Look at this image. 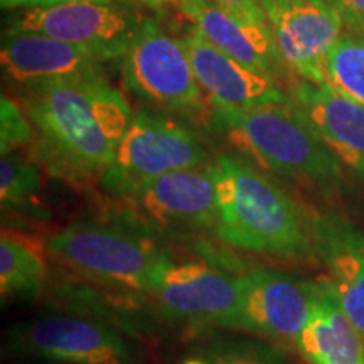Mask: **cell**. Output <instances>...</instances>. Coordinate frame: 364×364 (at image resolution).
Returning a JSON list of instances; mask_svg holds the SVG:
<instances>
[{"instance_id": "1", "label": "cell", "mask_w": 364, "mask_h": 364, "mask_svg": "<svg viewBox=\"0 0 364 364\" xmlns=\"http://www.w3.org/2000/svg\"><path fill=\"white\" fill-rule=\"evenodd\" d=\"M19 93L34 129L29 157L68 184L100 182L135 115L124 95L107 78L53 81Z\"/></svg>"}, {"instance_id": "2", "label": "cell", "mask_w": 364, "mask_h": 364, "mask_svg": "<svg viewBox=\"0 0 364 364\" xmlns=\"http://www.w3.org/2000/svg\"><path fill=\"white\" fill-rule=\"evenodd\" d=\"M216 182L213 235L228 247L290 262L316 257L309 209L240 154L211 161Z\"/></svg>"}, {"instance_id": "3", "label": "cell", "mask_w": 364, "mask_h": 364, "mask_svg": "<svg viewBox=\"0 0 364 364\" xmlns=\"http://www.w3.org/2000/svg\"><path fill=\"white\" fill-rule=\"evenodd\" d=\"M209 125L270 174L331 196L343 188V167L292 102L243 112H211Z\"/></svg>"}, {"instance_id": "4", "label": "cell", "mask_w": 364, "mask_h": 364, "mask_svg": "<svg viewBox=\"0 0 364 364\" xmlns=\"http://www.w3.org/2000/svg\"><path fill=\"white\" fill-rule=\"evenodd\" d=\"M48 253L73 273L120 292L147 295L169 257L159 236L130 223L78 221L46 238Z\"/></svg>"}, {"instance_id": "5", "label": "cell", "mask_w": 364, "mask_h": 364, "mask_svg": "<svg viewBox=\"0 0 364 364\" xmlns=\"http://www.w3.org/2000/svg\"><path fill=\"white\" fill-rule=\"evenodd\" d=\"M120 70L127 91L149 107L184 118L211 117L184 43L157 21L144 17L120 59Z\"/></svg>"}, {"instance_id": "6", "label": "cell", "mask_w": 364, "mask_h": 364, "mask_svg": "<svg viewBox=\"0 0 364 364\" xmlns=\"http://www.w3.org/2000/svg\"><path fill=\"white\" fill-rule=\"evenodd\" d=\"M201 135L176 115L140 110L98 184L113 199L164 174L211 162Z\"/></svg>"}, {"instance_id": "7", "label": "cell", "mask_w": 364, "mask_h": 364, "mask_svg": "<svg viewBox=\"0 0 364 364\" xmlns=\"http://www.w3.org/2000/svg\"><path fill=\"white\" fill-rule=\"evenodd\" d=\"M115 201L122 208V221L159 238L215 231L218 201L211 162L156 177Z\"/></svg>"}, {"instance_id": "8", "label": "cell", "mask_w": 364, "mask_h": 364, "mask_svg": "<svg viewBox=\"0 0 364 364\" xmlns=\"http://www.w3.org/2000/svg\"><path fill=\"white\" fill-rule=\"evenodd\" d=\"M321 282L273 268H253L240 279L238 302L216 322L223 329L282 343H297L311 318Z\"/></svg>"}, {"instance_id": "9", "label": "cell", "mask_w": 364, "mask_h": 364, "mask_svg": "<svg viewBox=\"0 0 364 364\" xmlns=\"http://www.w3.org/2000/svg\"><path fill=\"white\" fill-rule=\"evenodd\" d=\"M241 275L215 260L181 258L171 252L145 297L171 321L216 326L238 302Z\"/></svg>"}, {"instance_id": "10", "label": "cell", "mask_w": 364, "mask_h": 364, "mask_svg": "<svg viewBox=\"0 0 364 364\" xmlns=\"http://www.w3.org/2000/svg\"><path fill=\"white\" fill-rule=\"evenodd\" d=\"M9 349L70 364H139V348L105 322L46 316L9 331Z\"/></svg>"}, {"instance_id": "11", "label": "cell", "mask_w": 364, "mask_h": 364, "mask_svg": "<svg viewBox=\"0 0 364 364\" xmlns=\"http://www.w3.org/2000/svg\"><path fill=\"white\" fill-rule=\"evenodd\" d=\"M144 17L122 2L76 0L48 7H31L14 17L6 34H39L90 46L122 59Z\"/></svg>"}, {"instance_id": "12", "label": "cell", "mask_w": 364, "mask_h": 364, "mask_svg": "<svg viewBox=\"0 0 364 364\" xmlns=\"http://www.w3.org/2000/svg\"><path fill=\"white\" fill-rule=\"evenodd\" d=\"M289 73L314 85L326 81V58L344 33L327 0H258Z\"/></svg>"}, {"instance_id": "13", "label": "cell", "mask_w": 364, "mask_h": 364, "mask_svg": "<svg viewBox=\"0 0 364 364\" xmlns=\"http://www.w3.org/2000/svg\"><path fill=\"white\" fill-rule=\"evenodd\" d=\"M110 61L115 59L100 49L39 34H6L0 48L4 76L19 90L53 81L105 78V65Z\"/></svg>"}, {"instance_id": "14", "label": "cell", "mask_w": 364, "mask_h": 364, "mask_svg": "<svg viewBox=\"0 0 364 364\" xmlns=\"http://www.w3.org/2000/svg\"><path fill=\"white\" fill-rule=\"evenodd\" d=\"M204 97L216 112H243L290 102L273 76L253 71L191 29L182 38Z\"/></svg>"}, {"instance_id": "15", "label": "cell", "mask_w": 364, "mask_h": 364, "mask_svg": "<svg viewBox=\"0 0 364 364\" xmlns=\"http://www.w3.org/2000/svg\"><path fill=\"white\" fill-rule=\"evenodd\" d=\"M177 7L204 39L241 65L277 80L289 73L268 24L228 12L213 0H181Z\"/></svg>"}, {"instance_id": "16", "label": "cell", "mask_w": 364, "mask_h": 364, "mask_svg": "<svg viewBox=\"0 0 364 364\" xmlns=\"http://www.w3.org/2000/svg\"><path fill=\"white\" fill-rule=\"evenodd\" d=\"M290 102L316 130L338 161L364 184V107L344 97L329 83L297 80L290 86Z\"/></svg>"}, {"instance_id": "17", "label": "cell", "mask_w": 364, "mask_h": 364, "mask_svg": "<svg viewBox=\"0 0 364 364\" xmlns=\"http://www.w3.org/2000/svg\"><path fill=\"white\" fill-rule=\"evenodd\" d=\"M309 223L332 290L364 341V233L334 211L309 209Z\"/></svg>"}, {"instance_id": "18", "label": "cell", "mask_w": 364, "mask_h": 364, "mask_svg": "<svg viewBox=\"0 0 364 364\" xmlns=\"http://www.w3.org/2000/svg\"><path fill=\"white\" fill-rule=\"evenodd\" d=\"M321 282L311 318L295 346L312 364H364V341L329 280Z\"/></svg>"}, {"instance_id": "19", "label": "cell", "mask_w": 364, "mask_h": 364, "mask_svg": "<svg viewBox=\"0 0 364 364\" xmlns=\"http://www.w3.org/2000/svg\"><path fill=\"white\" fill-rule=\"evenodd\" d=\"M46 241L4 228L0 236V292L2 299H36L48 280Z\"/></svg>"}, {"instance_id": "20", "label": "cell", "mask_w": 364, "mask_h": 364, "mask_svg": "<svg viewBox=\"0 0 364 364\" xmlns=\"http://www.w3.org/2000/svg\"><path fill=\"white\" fill-rule=\"evenodd\" d=\"M0 199L2 209L16 211L31 218H49L43 203V177L41 166L19 152L2 156L0 162Z\"/></svg>"}, {"instance_id": "21", "label": "cell", "mask_w": 364, "mask_h": 364, "mask_svg": "<svg viewBox=\"0 0 364 364\" xmlns=\"http://www.w3.org/2000/svg\"><path fill=\"white\" fill-rule=\"evenodd\" d=\"M326 81L364 107V31H344L326 58Z\"/></svg>"}, {"instance_id": "22", "label": "cell", "mask_w": 364, "mask_h": 364, "mask_svg": "<svg viewBox=\"0 0 364 364\" xmlns=\"http://www.w3.org/2000/svg\"><path fill=\"white\" fill-rule=\"evenodd\" d=\"M203 361L204 364H287L273 346L248 338L216 341L204 354Z\"/></svg>"}, {"instance_id": "23", "label": "cell", "mask_w": 364, "mask_h": 364, "mask_svg": "<svg viewBox=\"0 0 364 364\" xmlns=\"http://www.w3.org/2000/svg\"><path fill=\"white\" fill-rule=\"evenodd\" d=\"M34 129L19 102L4 95L0 100V147L2 156L31 149Z\"/></svg>"}, {"instance_id": "24", "label": "cell", "mask_w": 364, "mask_h": 364, "mask_svg": "<svg viewBox=\"0 0 364 364\" xmlns=\"http://www.w3.org/2000/svg\"><path fill=\"white\" fill-rule=\"evenodd\" d=\"M213 2L225 9V11L245 17L248 21L258 22V24H268L265 12H263L258 0H213Z\"/></svg>"}, {"instance_id": "25", "label": "cell", "mask_w": 364, "mask_h": 364, "mask_svg": "<svg viewBox=\"0 0 364 364\" xmlns=\"http://www.w3.org/2000/svg\"><path fill=\"white\" fill-rule=\"evenodd\" d=\"M339 12L346 31H364V0H329Z\"/></svg>"}, {"instance_id": "26", "label": "cell", "mask_w": 364, "mask_h": 364, "mask_svg": "<svg viewBox=\"0 0 364 364\" xmlns=\"http://www.w3.org/2000/svg\"><path fill=\"white\" fill-rule=\"evenodd\" d=\"M66 2H76V0H0V6L4 11H14V9H31V7H48V6H58V4ZM100 2H122L124 0H100Z\"/></svg>"}, {"instance_id": "27", "label": "cell", "mask_w": 364, "mask_h": 364, "mask_svg": "<svg viewBox=\"0 0 364 364\" xmlns=\"http://www.w3.org/2000/svg\"><path fill=\"white\" fill-rule=\"evenodd\" d=\"M135 2L142 4L145 7H152V9H157V7H164V6H169V4H179L181 0H135Z\"/></svg>"}, {"instance_id": "28", "label": "cell", "mask_w": 364, "mask_h": 364, "mask_svg": "<svg viewBox=\"0 0 364 364\" xmlns=\"http://www.w3.org/2000/svg\"><path fill=\"white\" fill-rule=\"evenodd\" d=\"M186 364H204V361L201 359V361H189V363H186Z\"/></svg>"}, {"instance_id": "29", "label": "cell", "mask_w": 364, "mask_h": 364, "mask_svg": "<svg viewBox=\"0 0 364 364\" xmlns=\"http://www.w3.org/2000/svg\"><path fill=\"white\" fill-rule=\"evenodd\" d=\"M327 2H329V0H327Z\"/></svg>"}, {"instance_id": "30", "label": "cell", "mask_w": 364, "mask_h": 364, "mask_svg": "<svg viewBox=\"0 0 364 364\" xmlns=\"http://www.w3.org/2000/svg\"><path fill=\"white\" fill-rule=\"evenodd\" d=\"M124 2H125V0H124Z\"/></svg>"}]
</instances>
